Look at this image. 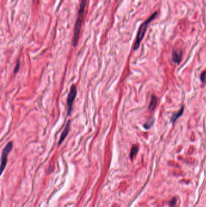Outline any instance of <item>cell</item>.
Instances as JSON below:
<instances>
[{"label": "cell", "mask_w": 206, "mask_h": 207, "mask_svg": "<svg viewBox=\"0 0 206 207\" xmlns=\"http://www.w3.org/2000/svg\"><path fill=\"white\" fill-rule=\"evenodd\" d=\"M205 77H206V71H204L201 73V76H200L201 80V81L202 82H204V81H205Z\"/></svg>", "instance_id": "obj_12"}, {"label": "cell", "mask_w": 206, "mask_h": 207, "mask_svg": "<svg viewBox=\"0 0 206 207\" xmlns=\"http://www.w3.org/2000/svg\"><path fill=\"white\" fill-rule=\"evenodd\" d=\"M76 93H77V89H76V86L74 85H73L71 87L70 91L68 94L67 101V107H68V111H67V115H68V116L70 115L71 112L72 111L73 104V102L76 96Z\"/></svg>", "instance_id": "obj_3"}, {"label": "cell", "mask_w": 206, "mask_h": 207, "mask_svg": "<svg viewBox=\"0 0 206 207\" xmlns=\"http://www.w3.org/2000/svg\"><path fill=\"white\" fill-rule=\"evenodd\" d=\"M182 58V51L180 50H174L172 54V61L176 64H178L181 61Z\"/></svg>", "instance_id": "obj_5"}, {"label": "cell", "mask_w": 206, "mask_h": 207, "mask_svg": "<svg viewBox=\"0 0 206 207\" xmlns=\"http://www.w3.org/2000/svg\"><path fill=\"white\" fill-rule=\"evenodd\" d=\"M157 15H158V12H154L153 14L149 17V18L147 19L144 22H143L142 24L140 25V28L138 29V31L137 32V34L136 42H135L134 46V50H136L138 49V48L139 47L140 43H141V41H142L143 38H144V36L145 34V33H146L147 28H148V26L149 25V24L150 22L156 18Z\"/></svg>", "instance_id": "obj_2"}, {"label": "cell", "mask_w": 206, "mask_h": 207, "mask_svg": "<svg viewBox=\"0 0 206 207\" xmlns=\"http://www.w3.org/2000/svg\"><path fill=\"white\" fill-rule=\"evenodd\" d=\"M154 122V118H150V119H149L148 120V121L146 122V123L144 124L143 127L145 129H149L150 127L153 125Z\"/></svg>", "instance_id": "obj_10"}, {"label": "cell", "mask_w": 206, "mask_h": 207, "mask_svg": "<svg viewBox=\"0 0 206 207\" xmlns=\"http://www.w3.org/2000/svg\"><path fill=\"white\" fill-rule=\"evenodd\" d=\"M86 1L87 0H81L80 8H79L77 18V20H76L75 27H74L73 38V44L74 47H76L77 46L79 38V36H80L81 27H82L83 19H84L85 8Z\"/></svg>", "instance_id": "obj_1"}, {"label": "cell", "mask_w": 206, "mask_h": 207, "mask_svg": "<svg viewBox=\"0 0 206 207\" xmlns=\"http://www.w3.org/2000/svg\"><path fill=\"white\" fill-rule=\"evenodd\" d=\"M12 147H13V143L9 142L5 146L2 151V154H1V171L2 172L4 171L5 167H6L7 156L10 151H12Z\"/></svg>", "instance_id": "obj_4"}, {"label": "cell", "mask_w": 206, "mask_h": 207, "mask_svg": "<svg viewBox=\"0 0 206 207\" xmlns=\"http://www.w3.org/2000/svg\"><path fill=\"white\" fill-rule=\"evenodd\" d=\"M176 199L175 197H174L173 199L171 200V201L169 202V205H170V206L173 207L176 205Z\"/></svg>", "instance_id": "obj_11"}, {"label": "cell", "mask_w": 206, "mask_h": 207, "mask_svg": "<svg viewBox=\"0 0 206 207\" xmlns=\"http://www.w3.org/2000/svg\"><path fill=\"white\" fill-rule=\"evenodd\" d=\"M157 98L155 97V96H152L149 107V108L150 110H154V108H155V107L157 106Z\"/></svg>", "instance_id": "obj_8"}, {"label": "cell", "mask_w": 206, "mask_h": 207, "mask_svg": "<svg viewBox=\"0 0 206 207\" xmlns=\"http://www.w3.org/2000/svg\"><path fill=\"white\" fill-rule=\"evenodd\" d=\"M138 151V146L137 145H134L132 146L130 153V158L131 159H133L134 158V157L136 156L137 154Z\"/></svg>", "instance_id": "obj_9"}, {"label": "cell", "mask_w": 206, "mask_h": 207, "mask_svg": "<svg viewBox=\"0 0 206 207\" xmlns=\"http://www.w3.org/2000/svg\"><path fill=\"white\" fill-rule=\"evenodd\" d=\"M70 121H68L67 123L66 126H65V128H64L63 132H62L61 134V136H60V139L59 141V144H58L59 145H60L63 142L64 139H65V137H67V135H68L69 130H70Z\"/></svg>", "instance_id": "obj_6"}, {"label": "cell", "mask_w": 206, "mask_h": 207, "mask_svg": "<svg viewBox=\"0 0 206 207\" xmlns=\"http://www.w3.org/2000/svg\"><path fill=\"white\" fill-rule=\"evenodd\" d=\"M183 111H184V108H183V107L181 108V109H180L179 111L177 112V113H174V115H172V116L171 117V121H172V122H174L175 121V120L177 119L178 118H179L180 117L183 115Z\"/></svg>", "instance_id": "obj_7"}, {"label": "cell", "mask_w": 206, "mask_h": 207, "mask_svg": "<svg viewBox=\"0 0 206 207\" xmlns=\"http://www.w3.org/2000/svg\"><path fill=\"white\" fill-rule=\"evenodd\" d=\"M20 61H17L16 67H15L14 68V73H16L17 72H18V70H20Z\"/></svg>", "instance_id": "obj_13"}]
</instances>
